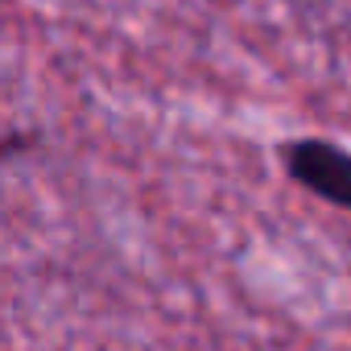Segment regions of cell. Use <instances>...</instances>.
<instances>
[{
	"instance_id": "cell-1",
	"label": "cell",
	"mask_w": 351,
	"mask_h": 351,
	"mask_svg": "<svg viewBox=\"0 0 351 351\" xmlns=\"http://www.w3.org/2000/svg\"><path fill=\"white\" fill-rule=\"evenodd\" d=\"M281 165L289 182L351 215V153L343 145L326 136H298L281 145Z\"/></svg>"
},
{
	"instance_id": "cell-2",
	"label": "cell",
	"mask_w": 351,
	"mask_h": 351,
	"mask_svg": "<svg viewBox=\"0 0 351 351\" xmlns=\"http://www.w3.org/2000/svg\"><path fill=\"white\" fill-rule=\"evenodd\" d=\"M34 145H38V132H9V136H0V165L21 157V153H29Z\"/></svg>"
}]
</instances>
